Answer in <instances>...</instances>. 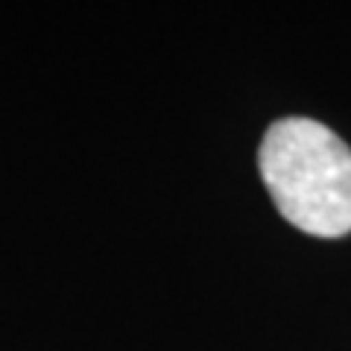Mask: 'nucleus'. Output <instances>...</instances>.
Listing matches in <instances>:
<instances>
[{"label":"nucleus","instance_id":"1","mask_svg":"<svg viewBox=\"0 0 351 351\" xmlns=\"http://www.w3.org/2000/svg\"><path fill=\"white\" fill-rule=\"evenodd\" d=\"M258 167L278 214L313 237L351 232V149L307 117L276 120L261 141Z\"/></svg>","mask_w":351,"mask_h":351}]
</instances>
